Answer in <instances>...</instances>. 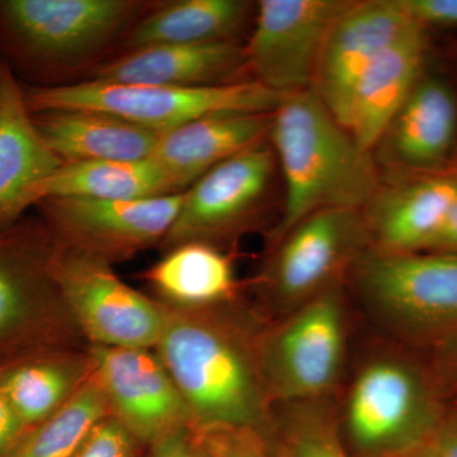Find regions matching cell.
<instances>
[{
  "label": "cell",
  "mask_w": 457,
  "mask_h": 457,
  "mask_svg": "<svg viewBox=\"0 0 457 457\" xmlns=\"http://www.w3.org/2000/svg\"><path fill=\"white\" fill-rule=\"evenodd\" d=\"M92 375L89 347L49 352L0 369V389L27 432L64 407Z\"/></svg>",
  "instance_id": "23"
},
{
  "label": "cell",
  "mask_w": 457,
  "mask_h": 457,
  "mask_svg": "<svg viewBox=\"0 0 457 457\" xmlns=\"http://www.w3.org/2000/svg\"><path fill=\"white\" fill-rule=\"evenodd\" d=\"M155 2L143 0H0V60L23 86H62L121 44Z\"/></svg>",
  "instance_id": "3"
},
{
  "label": "cell",
  "mask_w": 457,
  "mask_h": 457,
  "mask_svg": "<svg viewBox=\"0 0 457 457\" xmlns=\"http://www.w3.org/2000/svg\"><path fill=\"white\" fill-rule=\"evenodd\" d=\"M435 457H457V435H446L437 446Z\"/></svg>",
  "instance_id": "35"
},
{
  "label": "cell",
  "mask_w": 457,
  "mask_h": 457,
  "mask_svg": "<svg viewBox=\"0 0 457 457\" xmlns=\"http://www.w3.org/2000/svg\"><path fill=\"white\" fill-rule=\"evenodd\" d=\"M422 414L414 376L389 361L369 366L357 378L348 403V429L368 453H386L411 437Z\"/></svg>",
  "instance_id": "19"
},
{
  "label": "cell",
  "mask_w": 457,
  "mask_h": 457,
  "mask_svg": "<svg viewBox=\"0 0 457 457\" xmlns=\"http://www.w3.org/2000/svg\"><path fill=\"white\" fill-rule=\"evenodd\" d=\"M418 26L457 29V0H396Z\"/></svg>",
  "instance_id": "31"
},
{
  "label": "cell",
  "mask_w": 457,
  "mask_h": 457,
  "mask_svg": "<svg viewBox=\"0 0 457 457\" xmlns=\"http://www.w3.org/2000/svg\"><path fill=\"white\" fill-rule=\"evenodd\" d=\"M164 308L155 351L187 407L191 429L260 433L267 418L264 380L245 337L212 308Z\"/></svg>",
  "instance_id": "2"
},
{
  "label": "cell",
  "mask_w": 457,
  "mask_h": 457,
  "mask_svg": "<svg viewBox=\"0 0 457 457\" xmlns=\"http://www.w3.org/2000/svg\"><path fill=\"white\" fill-rule=\"evenodd\" d=\"M156 300L177 309H210L234 296L233 262L218 246L185 243L164 251L143 273Z\"/></svg>",
  "instance_id": "24"
},
{
  "label": "cell",
  "mask_w": 457,
  "mask_h": 457,
  "mask_svg": "<svg viewBox=\"0 0 457 457\" xmlns=\"http://www.w3.org/2000/svg\"><path fill=\"white\" fill-rule=\"evenodd\" d=\"M433 457H435V456H433Z\"/></svg>",
  "instance_id": "36"
},
{
  "label": "cell",
  "mask_w": 457,
  "mask_h": 457,
  "mask_svg": "<svg viewBox=\"0 0 457 457\" xmlns=\"http://www.w3.org/2000/svg\"><path fill=\"white\" fill-rule=\"evenodd\" d=\"M341 306L323 294L262 345L263 380L282 398L300 399L327 390L338 375L343 354Z\"/></svg>",
  "instance_id": "11"
},
{
  "label": "cell",
  "mask_w": 457,
  "mask_h": 457,
  "mask_svg": "<svg viewBox=\"0 0 457 457\" xmlns=\"http://www.w3.org/2000/svg\"><path fill=\"white\" fill-rule=\"evenodd\" d=\"M62 165L33 123L22 83L0 60V233L35 209L42 186Z\"/></svg>",
  "instance_id": "15"
},
{
  "label": "cell",
  "mask_w": 457,
  "mask_h": 457,
  "mask_svg": "<svg viewBox=\"0 0 457 457\" xmlns=\"http://www.w3.org/2000/svg\"><path fill=\"white\" fill-rule=\"evenodd\" d=\"M427 51L426 31L414 25L380 54L361 77L347 130L372 152L420 80Z\"/></svg>",
  "instance_id": "20"
},
{
  "label": "cell",
  "mask_w": 457,
  "mask_h": 457,
  "mask_svg": "<svg viewBox=\"0 0 457 457\" xmlns=\"http://www.w3.org/2000/svg\"><path fill=\"white\" fill-rule=\"evenodd\" d=\"M269 137L286 186L275 245L320 210L365 207L380 187L371 152L357 144L312 88L284 96Z\"/></svg>",
  "instance_id": "1"
},
{
  "label": "cell",
  "mask_w": 457,
  "mask_h": 457,
  "mask_svg": "<svg viewBox=\"0 0 457 457\" xmlns=\"http://www.w3.org/2000/svg\"><path fill=\"white\" fill-rule=\"evenodd\" d=\"M429 249H441V251L447 252V253L457 251V198L453 207H451L444 227L441 228L440 233L433 240Z\"/></svg>",
  "instance_id": "34"
},
{
  "label": "cell",
  "mask_w": 457,
  "mask_h": 457,
  "mask_svg": "<svg viewBox=\"0 0 457 457\" xmlns=\"http://www.w3.org/2000/svg\"><path fill=\"white\" fill-rule=\"evenodd\" d=\"M149 457H192L191 429H179L153 442Z\"/></svg>",
  "instance_id": "33"
},
{
  "label": "cell",
  "mask_w": 457,
  "mask_h": 457,
  "mask_svg": "<svg viewBox=\"0 0 457 457\" xmlns=\"http://www.w3.org/2000/svg\"><path fill=\"white\" fill-rule=\"evenodd\" d=\"M108 416L107 400L93 374L57 413L27 431L8 457H71Z\"/></svg>",
  "instance_id": "27"
},
{
  "label": "cell",
  "mask_w": 457,
  "mask_h": 457,
  "mask_svg": "<svg viewBox=\"0 0 457 457\" xmlns=\"http://www.w3.org/2000/svg\"><path fill=\"white\" fill-rule=\"evenodd\" d=\"M191 449L192 457H269L249 429H191Z\"/></svg>",
  "instance_id": "28"
},
{
  "label": "cell",
  "mask_w": 457,
  "mask_h": 457,
  "mask_svg": "<svg viewBox=\"0 0 457 457\" xmlns=\"http://www.w3.org/2000/svg\"><path fill=\"white\" fill-rule=\"evenodd\" d=\"M243 71L245 45L225 40L123 51L96 66L86 79L195 88L239 82L231 78Z\"/></svg>",
  "instance_id": "16"
},
{
  "label": "cell",
  "mask_w": 457,
  "mask_h": 457,
  "mask_svg": "<svg viewBox=\"0 0 457 457\" xmlns=\"http://www.w3.org/2000/svg\"><path fill=\"white\" fill-rule=\"evenodd\" d=\"M371 302L394 317L417 321L457 319V254L380 251L360 266Z\"/></svg>",
  "instance_id": "14"
},
{
  "label": "cell",
  "mask_w": 457,
  "mask_h": 457,
  "mask_svg": "<svg viewBox=\"0 0 457 457\" xmlns=\"http://www.w3.org/2000/svg\"><path fill=\"white\" fill-rule=\"evenodd\" d=\"M110 416L143 445L191 428L182 396L155 348L89 345Z\"/></svg>",
  "instance_id": "10"
},
{
  "label": "cell",
  "mask_w": 457,
  "mask_h": 457,
  "mask_svg": "<svg viewBox=\"0 0 457 457\" xmlns=\"http://www.w3.org/2000/svg\"><path fill=\"white\" fill-rule=\"evenodd\" d=\"M173 194L179 192L167 174L149 158L62 164L42 186L40 200L46 197L144 200Z\"/></svg>",
  "instance_id": "26"
},
{
  "label": "cell",
  "mask_w": 457,
  "mask_h": 457,
  "mask_svg": "<svg viewBox=\"0 0 457 457\" xmlns=\"http://www.w3.org/2000/svg\"><path fill=\"white\" fill-rule=\"evenodd\" d=\"M141 442L113 417L102 420L71 457H139Z\"/></svg>",
  "instance_id": "29"
},
{
  "label": "cell",
  "mask_w": 457,
  "mask_h": 457,
  "mask_svg": "<svg viewBox=\"0 0 457 457\" xmlns=\"http://www.w3.org/2000/svg\"><path fill=\"white\" fill-rule=\"evenodd\" d=\"M55 240L37 215L0 233V369L89 345L53 272Z\"/></svg>",
  "instance_id": "4"
},
{
  "label": "cell",
  "mask_w": 457,
  "mask_h": 457,
  "mask_svg": "<svg viewBox=\"0 0 457 457\" xmlns=\"http://www.w3.org/2000/svg\"><path fill=\"white\" fill-rule=\"evenodd\" d=\"M457 106L438 79H420L378 141L385 163L426 170L444 163L455 144Z\"/></svg>",
  "instance_id": "21"
},
{
  "label": "cell",
  "mask_w": 457,
  "mask_h": 457,
  "mask_svg": "<svg viewBox=\"0 0 457 457\" xmlns=\"http://www.w3.org/2000/svg\"><path fill=\"white\" fill-rule=\"evenodd\" d=\"M42 139L62 164L96 161H143L161 135L90 110H49L31 113Z\"/></svg>",
  "instance_id": "22"
},
{
  "label": "cell",
  "mask_w": 457,
  "mask_h": 457,
  "mask_svg": "<svg viewBox=\"0 0 457 457\" xmlns=\"http://www.w3.org/2000/svg\"><path fill=\"white\" fill-rule=\"evenodd\" d=\"M414 25L396 0H365L351 2L330 26L312 89L345 129L361 77L376 57Z\"/></svg>",
  "instance_id": "12"
},
{
  "label": "cell",
  "mask_w": 457,
  "mask_h": 457,
  "mask_svg": "<svg viewBox=\"0 0 457 457\" xmlns=\"http://www.w3.org/2000/svg\"><path fill=\"white\" fill-rule=\"evenodd\" d=\"M456 198L455 174L380 186L365 206L369 231L383 252L411 253L429 249Z\"/></svg>",
  "instance_id": "18"
},
{
  "label": "cell",
  "mask_w": 457,
  "mask_h": 457,
  "mask_svg": "<svg viewBox=\"0 0 457 457\" xmlns=\"http://www.w3.org/2000/svg\"><path fill=\"white\" fill-rule=\"evenodd\" d=\"M285 457H348L326 427L315 422L302 425L291 435Z\"/></svg>",
  "instance_id": "30"
},
{
  "label": "cell",
  "mask_w": 457,
  "mask_h": 457,
  "mask_svg": "<svg viewBox=\"0 0 457 457\" xmlns=\"http://www.w3.org/2000/svg\"><path fill=\"white\" fill-rule=\"evenodd\" d=\"M370 233L359 209L320 210L300 221L276 245L269 284L285 300L323 287Z\"/></svg>",
  "instance_id": "13"
},
{
  "label": "cell",
  "mask_w": 457,
  "mask_h": 457,
  "mask_svg": "<svg viewBox=\"0 0 457 457\" xmlns=\"http://www.w3.org/2000/svg\"><path fill=\"white\" fill-rule=\"evenodd\" d=\"M22 87L31 113L98 111L158 135L215 114L273 113L285 96L253 79L195 88L93 79L45 88Z\"/></svg>",
  "instance_id": "5"
},
{
  "label": "cell",
  "mask_w": 457,
  "mask_h": 457,
  "mask_svg": "<svg viewBox=\"0 0 457 457\" xmlns=\"http://www.w3.org/2000/svg\"><path fill=\"white\" fill-rule=\"evenodd\" d=\"M350 0H261L245 45L246 71L279 95L312 88L321 46Z\"/></svg>",
  "instance_id": "9"
},
{
  "label": "cell",
  "mask_w": 457,
  "mask_h": 457,
  "mask_svg": "<svg viewBox=\"0 0 457 457\" xmlns=\"http://www.w3.org/2000/svg\"><path fill=\"white\" fill-rule=\"evenodd\" d=\"M53 272L89 345L156 347L165 324L163 303L126 284L113 266L55 242Z\"/></svg>",
  "instance_id": "6"
},
{
  "label": "cell",
  "mask_w": 457,
  "mask_h": 457,
  "mask_svg": "<svg viewBox=\"0 0 457 457\" xmlns=\"http://www.w3.org/2000/svg\"><path fill=\"white\" fill-rule=\"evenodd\" d=\"M251 11L252 3L245 0L155 2L123 36L121 53L154 45L237 40Z\"/></svg>",
  "instance_id": "25"
},
{
  "label": "cell",
  "mask_w": 457,
  "mask_h": 457,
  "mask_svg": "<svg viewBox=\"0 0 457 457\" xmlns=\"http://www.w3.org/2000/svg\"><path fill=\"white\" fill-rule=\"evenodd\" d=\"M183 201V192L144 200L46 197L35 206L54 240L114 266L161 246Z\"/></svg>",
  "instance_id": "7"
},
{
  "label": "cell",
  "mask_w": 457,
  "mask_h": 457,
  "mask_svg": "<svg viewBox=\"0 0 457 457\" xmlns=\"http://www.w3.org/2000/svg\"><path fill=\"white\" fill-rule=\"evenodd\" d=\"M25 433L26 429L0 389V457L11 455Z\"/></svg>",
  "instance_id": "32"
},
{
  "label": "cell",
  "mask_w": 457,
  "mask_h": 457,
  "mask_svg": "<svg viewBox=\"0 0 457 457\" xmlns=\"http://www.w3.org/2000/svg\"><path fill=\"white\" fill-rule=\"evenodd\" d=\"M278 159L266 141L231 156L183 192L163 251L185 243L218 246L246 227L269 198Z\"/></svg>",
  "instance_id": "8"
},
{
  "label": "cell",
  "mask_w": 457,
  "mask_h": 457,
  "mask_svg": "<svg viewBox=\"0 0 457 457\" xmlns=\"http://www.w3.org/2000/svg\"><path fill=\"white\" fill-rule=\"evenodd\" d=\"M273 113H227L204 117L162 134L150 159L177 192H185L213 167L266 141Z\"/></svg>",
  "instance_id": "17"
}]
</instances>
